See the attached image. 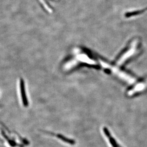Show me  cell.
<instances>
[{"mask_svg":"<svg viewBox=\"0 0 147 147\" xmlns=\"http://www.w3.org/2000/svg\"><path fill=\"white\" fill-rule=\"evenodd\" d=\"M20 90H21V93L22 101L23 102V105L24 106H27L28 102H27V98H26V96L24 82L23 79L20 80Z\"/></svg>","mask_w":147,"mask_h":147,"instance_id":"3957f363","label":"cell"},{"mask_svg":"<svg viewBox=\"0 0 147 147\" xmlns=\"http://www.w3.org/2000/svg\"><path fill=\"white\" fill-rule=\"evenodd\" d=\"M137 41H135L134 42H132V45H131V47L129 48V50L127 51H126L124 54H123V55H122L120 58H119V60H117V65H121L122 64H124L125 62L129 57H130L131 56L133 55V54H135V53L136 52V50H137Z\"/></svg>","mask_w":147,"mask_h":147,"instance_id":"7a4b0ae2","label":"cell"},{"mask_svg":"<svg viewBox=\"0 0 147 147\" xmlns=\"http://www.w3.org/2000/svg\"><path fill=\"white\" fill-rule=\"evenodd\" d=\"M103 131L105 133L106 136L109 138L110 144H111L113 147H121L117 142L116 140L113 137H112L111 135L110 134L109 130H108L107 127H103Z\"/></svg>","mask_w":147,"mask_h":147,"instance_id":"277c9868","label":"cell"},{"mask_svg":"<svg viewBox=\"0 0 147 147\" xmlns=\"http://www.w3.org/2000/svg\"><path fill=\"white\" fill-rule=\"evenodd\" d=\"M3 137L6 143L8 146L11 147H22L25 146L26 142L25 140L22 141L20 138L18 137L15 135L6 133L5 131H1Z\"/></svg>","mask_w":147,"mask_h":147,"instance_id":"6da1fadb","label":"cell"},{"mask_svg":"<svg viewBox=\"0 0 147 147\" xmlns=\"http://www.w3.org/2000/svg\"><path fill=\"white\" fill-rule=\"evenodd\" d=\"M50 134H51V135H52V136H56L57 138H58V139H60V140H62V141L65 142V143H68V144H69L70 145H75L76 144V142H75V140L67 138L63 136L62 135H53L51 134V133H50Z\"/></svg>","mask_w":147,"mask_h":147,"instance_id":"5b68a950","label":"cell"}]
</instances>
